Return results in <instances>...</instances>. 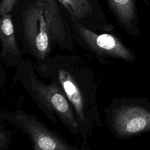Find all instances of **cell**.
I'll use <instances>...</instances> for the list:
<instances>
[{
	"label": "cell",
	"instance_id": "1",
	"mask_svg": "<svg viewBox=\"0 0 150 150\" xmlns=\"http://www.w3.org/2000/svg\"><path fill=\"white\" fill-rule=\"evenodd\" d=\"M34 66L43 79L56 83L63 91L74 111L80 127L83 149L93 129L101 126L98 90L100 76L88 60L77 54L50 56Z\"/></svg>",
	"mask_w": 150,
	"mask_h": 150
},
{
	"label": "cell",
	"instance_id": "2",
	"mask_svg": "<svg viewBox=\"0 0 150 150\" xmlns=\"http://www.w3.org/2000/svg\"><path fill=\"white\" fill-rule=\"evenodd\" d=\"M30 59L16 67L13 83L20 85L53 124L60 121L72 134L80 137V127L74 111L63 91L54 82L40 79Z\"/></svg>",
	"mask_w": 150,
	"mask_h": 150
},
{
	"label": "cell",
	"instance_id": "3",
	"mask_svg": "<svg viewBox=\"0 0 150 150\" xmlns=\"http://www.w3.org/2000/svg\"><path fill=\"white\" fill-rule=\"evenodd\" d=\"M15 29L23 50L34 59L36 64L44 62L56 48L64 50L61 40L48 23L39 0L22 12Z\"/></svg>",
	"mask_w": 150,
	"mask_h": 150
},
{
	"label": "cell",
	"instance_id": "4",
	"mask_svg": "<svg viewBox=\"0 0 150 150\" xmlns=\"http://www.w3.org/2000/svg\"><path fill=\"white\" fill-rule=\"evenodd\" d=\"M1 119L27 135L34 150H79L81 148L69 143L59 133L49 129L38 117L20 107L3 111Z\"/></svg>",
	"mask_w": 150,
	"mask_h": 150
},
{
	"label": "cell",
	"instance_id": "5",
	"mask_svg": "<svg viewBox=\"0 0 150 150\" xmlns=\"http://www.w3.org/2000/svg\"><path fill=\"white\" fill-rule=\"evenodd\" d=\"M70 23L74 42L94 56L102 66L109 64L111 59H134L131 52L115 35L91 30L71 19Z\"/></svg>",
	"mask_w": 150,
	"mask_h": 150
},
{
	"label": "cell",
	"instance_id": "6",
	"mask_svg": "<svg viewBox=\"0 0 150 150\" xmlns=\"http://www.w3.org/2000/svg\"><path fill=\"white\" fill-rule=\"evenodd\" d=\"M104 111L107 127L117 138H127L150 129V111L141 106L113 100Z\"/></svg>",
	"mask_w": 150,
	"mask_h": 150
},
{
	"label": "cell",
	"instance_id": "7",
	"mask_svg": "<svg viewBox=\"0 0 150 150\" xmlns=\"http://www.w3.org/2000/svg\"><path fill=\"white\" fill-rule=\"evenodd\" d=\"M16 37L11 14L8 13L1 15L0 57L1 60L8 67L16 68L23 60Z\"/></svg>",
	"mask_w": 150,
	"mask_h": 150
},
{
	"label": "cell",
	"instance_id": "8",
	"mask_svg": "<svg viewBox=\"0 0 150 150\" xmlns=\"http://www.w3.org/2000/svg\"><path fill=\"white\" fill-rule=\"evenodd\" d=\"M43 8L44 15L56 35L61 40L64 50L73 51L74 40L70 23L69 24L61 13L56 0H39Z\"/></svg>",
	"mask_w": 150,
	"mask_h": 150
},
{
	"label": "cell",
	"instance_id": "9",
	"mask_svg": "<svg viewBox=\"0 0 150 150\" xmlns=\"http://www.w3.org/2000/svg\"><path fill=\"white\" fill-rule=\"evenodd\" d=\"M67 10L70 19L76 21L85 27L97 31L92 20L94 12L89 0H57Z\"/></svg>",
	"mask_w": 150,
	"mask_h": 150
},
{
	"label": "cell",
	"instance_id": "10",
	"mask_svg": "<svg viewBox=\"0 0 150 150\" xmlns=\"http://www.w3.org/2000/svg\"><path fill=\"white\" fill-rule=\"evenodd\" d=\"M120 24L125 29L131 28L135 18L134 0H107Z\"/></svg>",
	"mask_w": 150,
	"mask_h": 150
},
{
	"label": "cell",
	"instance_id": "11",
	"mask_svg": "<svg viewBox=\"0 0 150 150\" xmlns=\"http://www.w3.org/2000/svg\"><path fill=\"white\" fill-rule=\"evenodd\" d=\"M12 142V135L9 130H8L2 124L0 126V149L6 150Z\"/></svg>",
	"mask_w": 150,
	"mask_h": 150
},
{
	"label": "cell",
	"instance_id": "12",
	"mask_svg": "<svg viewBox=\"0 0 150 150\" xmlns=\"http://www.w3.org/2000/svg\"><path fill=\"white\" fill-rule=\"evenodd\" d=\"M19 0H1L0 3V15L9 13Z\"/></svg>",
	"mask_w": 150,
	"mask_h": 150
},
{
	"label": "cell",
	"instance_id": "13",
	"mask_svg": "<svg viewBox=\"0 0 150 150\" xmlns=\"http://www.w3.org/2000/svg\"><path fill=\"white\" fill-rule=\"evenodd\" d=\"M6 80V74L4 71L2 64H1L0 67V86L1 87L4 86L5 84V82Z\"/></svg>",
	"mask_w": 150,
	"mask_h": 150
}]
</instances>
